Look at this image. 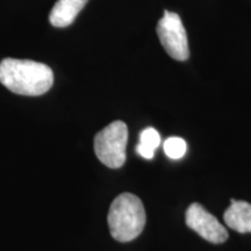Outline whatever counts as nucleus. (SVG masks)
Returning a JSON list of instances; mask_svg holds the SVG:
<instances>
[{
	"label": "nucleus",
	"instance_id": "obj_6",
	"mask_svg": "<svg viewBox=\"0 0 251 251\" xmlns=\"http://www.w3.org/2000/svg\"><path fill=\"white\" fill-rule=\"evenodd\" d=\"M231 205L224 214V220L229 228L237 233H251V205L247 201L230 200Z\"/></svg>",
	"mask_w": 251,
	"mask_h": 251
},
{
	"label": "nucleus",
	"instance_id": "obj_4",
	"mask_svg": "<svg viewBox=\"0 0 251 251\" xmlns=\"http://www.w3.org/2000/svg\"><path fill=\"white\" fill-rule=\"evenodd\" d=\"M157 35L170 57L176 61H186L188 58L190 49L186 30L179 15L165 11L157 24Z\"/></svg>",
	"mask_w": 251,
	"mask_h": 251
},
{
	"label": "nucleus",
	"instance_id": "obj_9",
	"mask_svg": "<svg viewBox=\"0 0 251 251\" xmlns=\"http://www.w3.org/2000/svg\"><path fill=\"white\" fill-rule=\"evenodd\" d=\"M164 151L171 159H180L187 151V144L181 137H169L164 142Z\"/></svg>",
	"mask_w": 251,
	"mask_h": 251
},
{
	"label": "nucleus",
	"instance_id": "obj_7",
	"mask_svg": "<svg viewBox=\"0 0 251 251\" xmlns=\"http://www.w3.org/2000/svg\"><path fill=\"white\" fill-rule=\"evenodd\" d=\"M89 0H57L49 14V21L54 27H68L74 23Z\"/></svg>",
	"mask_w": 251,
	"mask_h": 251
},
{
	"label": "nucleus",
	"instance_id": "obj_5",
	"mask_svg": "<svg viewBox=\"0 0 251 251\" xmlns=\"http://www.w3.org/2000/svg\"><path fill=\"white\" fill-rule=\"evenodd\" d=\"M185 220H186L188 228L192 229L208 242L219 244L227 241V229L220 224L219 220L214 215L203 208L200 203L194 202L188 207Z\"/></svg>",
	"mask_w": 251,
	"mask_h": 251
},
{
	"label": "nucleus",
	"instance_id": "obj_1",
	"mask_svg": "<svg viewBox=\"0 0 251 251\" xmlns=\"http://www.w3.org/2000/svg\"><path fill=\"white\" fill-rule=\"evenodd\" d=\"M0 83L11 92L21 96H42L51 89L54 74L43 63L5 58L0 62Z\"/></svg>",
	"mask_w": 251,
	"mask_h": 251
},
{
	"label": "nucleus",
	"instance_id": "obj_2",
	"mask_svg": "<svg viewBox=\"0 0 251 251\" xmlns=\"http://www.w3.org/2000/svg\"><path fill=\"white\" fill-rule=\"evenodd\" d=\"M146 211L139 197L122 193L112 202L108 211V227L112 237L119 242H130L140 236L146 226Z\"/></svg>",
	"mask_w": 251,
	"mask_h": 251
},
{
	"label": "nucleus",
	"instance_id": "obj_3",
	"mask_svg": "<svg viewBox=\"0 0 251 251\" xmlns=\"http://www.w3.org/2000/svg\"><path fill=\"white\" fill-rule=\"evenodd\" d=\"M128 128L124 121H114L94 137V152L102 164L119 169L126 162Z\"/></svg>",
	"mask_w": 251,
	"mask_h": 251
},
{
	"label": "nucleus",
	"instance_id": "obj_8",
	"mask_svg": "<svg viewBox=\"0 0 251 251\" xmlns=\"http://www.w3.org/2000/svg\"><path fill=\"white\" fill-rule=\"evenodd\" d=\"M161 144V135L155 128H146L140 134V142L136 146V152L146 159H152L155 150Z\"/></svg>",
	"mask_w": 251,
	"mask_h": 251
}]
</instances>
